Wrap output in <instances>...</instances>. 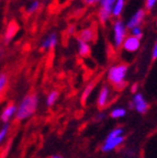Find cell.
<instances>
[{"label": "cell", "mask_w": 157, "mask_h": 158, "mask_svg": "<svg viewBox=\"0 0 157 158\" xmlns=\"http://www.w3.org/2000/svg\"><path fill=\"white\" fill-rule=\"evenodd\" d=\"M39 106V96L35 94H27L22 98L20 103L17 106L15 112V120L18 121H24L27 118H31L36 111Z\"/></svg>", "instance_id": "obj_1"}, {"label": "cell", "mask_w": 157, "mask_h": 158, "mask_svg": "<svg viewBox=\"0 0 157 158\" xmlns=\"http://www.w3.org/2000/svg\"><path fill=\"white\" fill-rule=\"evenodd\" d=\"M128 65L125 64H117L114 66H111L107 75L109 82L116 88H122L124 85L125 77L128 74Z\"/></svg>", "instance_id": "obj_2"}, {"label": "cell", "mask_w": 157, "mask_h": 158, "mask_svg": "<svg viewBox=\"0 0 157 158\" xmlns=\"http://www.w3.org/2000/svg\"><path fill=\"white\" fill-rule=\"evenodd\" d=\"M114 3H116V0H100L99 1L100 9L98 11V19L102 24H104L109 20V18L112 15Z\"/></svg>", "instance_id": "obj_3"}, {"label": "cell", "mask_w": 157, "mask_h": 158, "mask_svg": "<svg viewBox=\"0 0 157 158\" xmlns=\"http://www.w3.org/2000/svg\"><path fill=\"white\" fill-rule=\"evenodd\" d=\"M126 27L121 20H117L113 23V41H114V46L120 47L122 46L123 41L126 37Z\"/></svg>", "instance_id": "obj_4"}, {"label": "cell", "mask_w": 157, "mask_h": 158, "mask_svg": "<svg viewBox=\"0 0 157 158\" xmlns=\"http://www.w3.org/2000/svg\"><path fill=\"white\" fill-rule=\"evenodd\" d=\"M132 104L134 106V109L138 113L141 114H144L147 112L148 110V103L147 101L145 100L144 96L140 92H135L134 96H133L132 99Z\"/></svg>", "instance_id": "obj_5"}, {"label": "cell", "mask_w": 157, "mask_h": 158, "mask_svg": "<svg viewBox=\"0 0 157 158\" xmlns=\"http://www.w3.org/2000/svg\"><path fill=\"white\" fill-rule=\"evenodd\" d=\"M145 15H146V11L144 9H138L132 17L129 19L128 23H126V29L131 30L135 27H141V24L143 23L145 19Z\"/></svg>", "instance_id": "obj_6"}, {"label": "cell", "mask_w": 157, "mask_h": 158, "mask_svg": "<svg viewBox=\"0 0 157 158\" xmlns=\"http://www.w3.org/2000/svg\"><path fill=\"white\" fill-rule=\"evenodd\" d=\"M140 45H141L140 39L132 36V35H126L125 40L123 41L122 47L124 51H126V52L134 53L140 48Z\"/></svg>", "instance_id": "obj_7"}, {"label": "cell", "mask_w": 157, "mask_h": 158, "mask_svg": "<svg viewBox=\"0 0 157 158\" xmlns=\"http://www.w3.org/2000/svg\"><path fill=\"white\" fill-rule=\"evenodd\" d=\"M123 142H124V136L112 138V139H104V142L102 144V147H101V151L104 152V153L112 152L116 148H118L120 145H122Z\"/></svg>", "instance_id": "obj_8"}, {"label": "cell", "mask_w": 157, "mask_h": 158, "mask_svg": "<svg viewBox=\"0 0 157 158\" xmlns=\"http://www.w3.org/2000/svg\"><path fill=\"white\" fill-rule=\"evenodd\" d=\"M15 112H17V106L13 103H10L3 108V110L0 113V120L3 122V124H7L9 121H11L15 116Z\"/></svg>", "instance_id": "obj_9"}, {"label": "cell", "mask_w": 157, "mask_h": 158, "mask_svg": "<svg viewBox=\"0 0 157 158\" xmlns=\"http://www.w3.org/2000/svg\"><path fill=\"white\" fill-rule=\"evenodd\" d=\"M109 98H110V89H109V87L107 85H103L100 89L98 99H97V106H98V108H104L108 104Z\"/></svg>", "instance_id": "obj_10"}, {"label": "cell", "mask_w": 157, "mask_h": 158, "mask_svg": "<svg viewBox=\"0 0 157 158\" xmlns=\"http://www.w3.org/2000/svg\"><path fill=\"white\" fill-rule=\"evenodd\" d=\"M57 44V34L56 33H49L46 37L43 39L41 43V49L42 51H49L53 49Z\"/></svg>", "instance_id": "obj_11"}, {"label": "cell", "mask_w": 157, "mask_h": 158, "mask_svg": "<svg viewBox=\"0 0 157 158\" xmlns=\"http://www.w3.org/2000/svg\"><path fill=\"white\" fill-rule=\"evenodd\" d=\"M93 37H95V32H93V30L91 29V27L83 29L78 34V39L86 43L91 42V41L93 40Z\"/></svg>", "instance_id": "obj_12"}, {"label": "cell", "mask_w": 157, "mask_h": 158, "mask_svg": "<svg viewBox=\"0 0 157 158\" xmlns=\"http://www.w3.org/2000/svg\"><path fill=\"white\" fill-rule=\"evenodd\" d=\"M77 46H78V54L83 57H86L90 55V46L88 43L83 42L81 40L77 39Z\"/></svg>", "instance_id": "obj_13"}, {"label": "cell", "mask_w": 157, "mask_h": 158, "mask_svg": "<svg viewBox=\"0 0 157 158\" xmlns=\"http://www.w3.org/2000/svg\"><path fill=\"white\" fill-rule=\"evenodd\" d=\"M125 0H116V3H114V7L112 10V15L114 18H118L122 13V10L124 8Z\"/></svg>", "instance_id": "obj_14"}, {"label": "cell", "mask_w": 157, "mask_h": 158, "mask_svg": "<svg viewBox=\"0 0 157 158\" xmlns=\"http://www.w3.org/2000/svg\"><path fill=\"white\" fill-rule=\"evenodd\" d=\"M58 97H59L58 91H56V90H52L46 97V106H54V104L56 103L57 100H58Z\"/></svg>", "instance_id": "obj_15"}, {"label": "cell", "mask_w": 157, "mask_h": 158, "mask_svg": "<svg viewBox=\"0 0 157 158\" xmlns=\"http://www.w3.org/2000/svg\"><path fill=\"white\" fill-rule=\"evenodd\" d=\"M125 114H126V110H125L124 108H121V106H118V108H114L112 110V111L110 112V115L112 118H116V120H118V118H122L125 116Z\"/></svg>", "instance_id": "obj_16"}, {"label": "cell", "mask_w": 157, "mask_h": 158, "mask_svg": "<svg viewBox=\"0 0 157 158\" xmlns=\"http://www.w3.org/2000/svg\"><path fill=\"white\" fill-rule=\"evenodd\" d=\"M40 6H41V2H40L39 0H32V1L27 6V9H25L27 10V13L32 15V13L36 12L37 10H39Z\"/></svg>", "instance_id": "obj_17"}, {"label": "cell", "mask_w": 157, "mask_h": 158, "mask_svg": "<svg viewBox=\"0 0 157 158\" xmlns=\"http://www.w3.org/2000/svg\"><path fill=\"white\" fill-rule=\"evenodd\" d=\"M10 131V125L9 124H3L1 127H0V145L5 142V139L7 138L8 134H9Z\"/></svg>", "instance_id": "obj_18"}, {"label": "cell", "mask_w": 157, "mask_h": 158, "mask_svg": "<svg viewBox=\"0 0 157 158\" xmlns=\"http://www.w3.org/2000/svg\"><path fill=\"white\" fill-rule=\"evenodd\" d=\"M15 31H17V27H15V25H10L9 27H8L7 32H6V35H5V41L6 43H8L10 41V40L12 39L13 35H15Z\"/></svg>", "instance_id": "obj_19"}, {"label": "cell", "mask_w": 157, "mask_h": 158, "mask_svg": "<svg viewBox=\"0 0 157 158\" xmlns=\"http://www.w3.org/2000/svg\"><path fill=\"white\" fill-rule=\"evenodd\" d=\"M7 84H8V76L5 73H1L0 74V94L3 92L5 88L7 87Z\"/></svg>", "instance_id": "obj_20"}, {"label": "cell", "mask_w": 157, "mask_h": 158, "mask_svg": "<svg viewBox=\"0 0 157 158\" xmlns=\"http://www.w3.org/2000/svg\"><path fill=\"white\" fill-rule=\"evenodd\" d=\"M132 36L134 37H138V39H142L143 36V29L142 27H133V29H131V34Z\"/></svg>", "instance_id": "obj_21"}, {"label": "cell", "mask_w": 157, "mask_h": 158, "mask_svg": "<svg viewBox=\"0 0 157 158\" xmlns=\"http://www.w3.org/2000/svg\"><path fill=\"white\" fill-rule=\"evenodd\" d=\"M93 86H95V81L90 82V84L86 87V89H85V91H83V101H85V100L89 97V94H91V91H92V89H93Z\"/></svg>", "instance_id": "obj_22"}, {"label": "cell", "mask_w": 157, "mask_h": 158, "mask_svg": "<svg viewBox=\"0 0 157 158\" xmlns=\"http://www.w3.org/2000/svg\"><path fill=\"white\" fill-rule=\"evenodd\" d=\"M157 0H145V9L147 10V11H151V10L154 9Z\"/></svg>", "instance_id": "obj_23"}, {"label": "cell", "mask_w": 157, "mask_h": 158, "mask_svg": "<svg viewBox=\"0 0 157 158\" xmlns=\"http://www.w3.org/2000/svg\"><path fill=\"white\" fill-rule=\"evenodd\" d=\"M152 59H153V60H156V59H157V40L155 41V44H154V46H153Z\"/></svg>", "instance_id": "obj_24"}, {"label": "cell", "mask_w": 157, "mask_h": 158, "mask_svg": "<svg viewBox=\"0 0 157 158\" xmlns=\"http://www.w3.org/2000/svg\"><path fill=\"white\" fill-rule=\"evenodd\" d=\"M100 0H83V3L86 6H93L96 5V3H98Z\"/></svg>", "instance_id": "obj_25"}, {"label": "cell", "mask_w": 157, "mask_h": 158, "mask_svg": "<svg viewBox=\"0 0 157 158\" xmlns=\"http://www.w3.org/2000/svg\"><path fill=\"white\" fill-rule=\"evenodd\" d=\"M51 158H65V157H63V156H61V155H53Z\"/></svg>", "instance_id": "obj_26"}, {"label": "cell", "mask_w": 157, "mask_h": 158, "mask_svg": "<svg viewBox=\"0 0 157 158\" xmlns=\"http://www.w3.org/2000/svg\"><path fill=\"white\" fill-rule=\"evenodd\" d=\"M103 118H104V114H103V113L99 114V116H98V118H99V120H102Z\"/></svg>", "instance_id": "obj_27"}, {"label": "cell", "mask_w": 157, "mask_h": 158, "mask_svg": "<svg viewBox=\"0 0 157 158\" xmlns=\"http://www.w3.org/2000/svg\"><path fill=\"white\" fill-rule=\"evenodd\" d=\"M156 27H157V19H156Z\"/></svg>", "instance_id": "obj_28"}]
</instances>
